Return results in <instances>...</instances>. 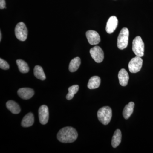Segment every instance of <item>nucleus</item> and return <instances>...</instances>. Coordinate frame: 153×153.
Listing matches in <instances>:
<instances>
[{"label":"nucleus","mask_w":153,"mask_h":153,"mask_svg":"<svg viewBox=\"0 0 153 153\" xmlns=\"http://www.w3.org/2000/svg\"><path fill=\"white\" fill-rule=\"evenodd\" d=\"M78 137V134L75 129L71 127H66L60 129L57 135V138L60 142H74Z\"/></svg>","instance_id":"obj_1"},{"label":"nucleus","mask_w":153,"mask_h":153,"mask_svg":"<svg viewBox=\"0 0 153 153\" xmlns=\"http://www.w3.org/2000/svg\"><path fill=\"white\" fill-rule=\"evenodd\" d=\"M97 117L102 124L106 125L110 122L112 117V110L109 106H104L99 110Z\"/></svg>","instance_id":"obj_2"},{"label":"nucleus","mask_w":153,"mask_h":153,"mask_svg":"<svg viewBox=\"0 0 153 153\" xmlns=\"http://www.w3.org/2000/svg\"><path fill=\"white\" fill-rule=\"evenodd\" d=\"M144 44L140 36H137L132 42V50L137 56L142 57L144 54Z\"/></svg>","instance_id":"obj_3"},{"label":"nucleus","mask_w":153,"mask_h":153,"mask_svg":"<svg viewBox=\"0 0 153 153\" xmlns=\"http://www.w3.org/2000/svg\"><path fill=\"white\" fill-rule=\"evenodd\" d=\"M129 30L128 28H123L119 35L117 38V46L120 49H126L128 43Z\"/></svg>","instance_id":"obj_4"},{"label":"nucleus","mask_w":153,"mask_h":153,"mask_svg":"<svg viewBox=\"0 0 153 153\" xmlns=\"http://www.w3.org/2000/svg\"><path fill=\"white\" fill-rule=\"evenodd\" d=\"M15 35L17 39L20 41H24L27 40L28 36V30L26 25L21 22L17 24L15 28Z\"/></svg>","instance_id":"obj_5"},{"label":"nucleus","mask_w":153,"mask_h":153,"mask_svg":"<svg viewBox=\"0 0 153 153\" xmlns=\"http://www.w3.org/2000/svg\"><path fill=\"white\" fill-rule=\"evenodd\" d=\"M143 60L141 57L136 56L130 60L128 64L129 70L131 73L139 72L143 66Z\"/></svg>","instance_id":"obj_6"},{"label":"nucleus","mask_w":153,"mask_h":153,"mask_svg":"<svg viewBox=\"0 0 153 153\" xmlns=\"http://www.w3.org/2000/svg\"><path fill=\"white\" fill-rule=\"evenodd\" d=\"M90 55L96 63H101L104 59V52L99 46H95L90 50Z\"/></svg>","instance_id":"obj_7"},{"label":"nucleus","mask_w":153,"mask_h":153,"mask_svg":"<svg viewBox=\"0 0 153 153\" xmlns=\"http://www.w3.org/2000/svg\"><path fill=\"white\" fill-rule=\"evenodd\" d=\"M38 115L40 123L42 125L46 124L49 118V108L46 105H41L38 110Z\"/></svg>","instance_id":"obj_8"},{"label":"nucleus","mask_w":153,"mask_h":153,"mask_svg":"<svg viewBox=\"0 0 153 153\" xmlns=\"http://www.w3.org/2000/svg\"><path fill=\"white\" fill-rule=\"evenodd\" d=\"M86 36L88 43L91 45H97L100 42V36L98 33L95 31L88 30L86 32Z\"/></svg>","instance_id":"obj_9"},{"label":"nucleus","mask_w":153,"mask_h":153,"mask_svg":"<svg viewBox=\"0 0 153 153\" xmlns=\"http://www.w3.org/2000/svg\"><path fill=\"white\" fill-rule=\"evenodd\" d=\"M118 24V21L116 17L112 16L110 17L108 21L107 22L105 30L108 34H111L114 32L117 28Z\"/></svg>","instance_id":"obj_10"},{"label":"nucleus","mask_w":153,"mask_h":153,"mask_svg":"<svg viewBox=\"0 0 153 153\" xmlns=\"http://www.w3.org/2000/svg\"><path fill=\"white\" fill-rule=\"evenodd\" d=\"M34 94V90L28 88H21L18 91V95L21 98L24 100H28L32 98Z\"/></svg>","instance_id":"obj_11"},{"label":"nucleus","mask_w":153,"mask_h":153,"mask_svg":"<svg viewBox=\"0 0 153 153\" xmlns=\"http://www.w3.org/2000/svg\"><path fill=\"white\" fill-rule=\"evenodd\" d=\"M118 78L121 85L126 86L127 85L129 80V75L127 71L124 68L121 69L119 72Z\"/></svg>","instance_id":"obj_12"},{"label":"nucleus","mask_w":153,"mask_h":153,"mask_svg":"<svg viewBox=\"0 0 153 153\" xmlns=\"http://www.w3.org/2000/svg\"><path fill=\"white\" fill-rule=\"evenodd\" d=\"M34 123V115L32 113H29L23 118L21 124L23 127L27 128L33 126Z\"/></svg>","instance_id":"obj_13"},{"label":"nucleus","mask_w":153,"mask_h":153,"mask_svg":"<svg viewBox=\"0 0 153 153\" xmlns=\"http://www.w3.org/2000/svg\"><path fill=\"white\" fill-rule=\"evenodd\" d=\"M6 106L14 114H18L21 112V108L18 103L13 100H9L6 103Z\"/></svg>","instance_id":"obj_14"},{"label":"nucleus","mask_w":153,"mask_h":153,"mask_svg":"<svg viewBox=\"0 0 153 153\" xmlns=\"http://www.w3.org/2000/svg\"><path fill=\"white\" fill-rule=\"evenodd\" d=\"M101 79L99 76H94L89 79L88 83V88L89 89H93L98 88L100 85Z\"/></svg>","instance_id":"obj_15"},{"label":"nucleus","mask_w":153,"mask_h":153,"mask_svg":"<svg viewBox=\"0 0 153 153\" xmlns=\"http://www.w3.org/2000/svg\"><path fill=\"white\" fill-rule=\"evenodd\" d=\"M122 140V134L120 130L117 129L114 132L111 140L113 147L116 148L120 144Z\"/></svg>","instance_id":"obj_16"},{"label":"nucleus","mask_w":153,"mask_h":153,"mask_svg":"<svg viewBox=\"0 0 153 153\" xmlns=\"http://www.w3.org/2000/svg\"><path fill=\"white\" fill-rule=\"evenodd\" d=\"M134 103L132 102H131L125 107L123 111V116L125 119H128L132 114L134 111Z\"/></svg>","instance_id":"obj_17"},{"label":"nucleus","mask_w":153,"mask_h":153,"mask_svg":"<svg viewBox=\"0 0 153 153\" xmlns=\"http://www.w3.org/2000/svg\"><path fill=\"white\" fill-rule=\"evenodd\" d=\"M81 64V60L79 57H76L72 59L69 63V70L70 72L76 71L79 68Z\"/></svg>","instance_id":"obj_18"},{"label":"nucleus","mask_w":153,"mask_h":153,"mask_svg":"<svg viewBox=\"0 0 153 153\" xmlns=\"http://www.w3.org/2000/svg\"><path fill=\"white\" fill-rule=\"evenodd\" d=\"M34 74L36 78L41 80H44L46 79V75L44 73L43 68L41 66H36L34 69Z\"/></svg>","instance_id":"obj_19"},{"label":"nucleus","mask_w":153,"mask_h":153,"mask_svg":"<svg viewBox=\"0 0 153 153\" xmlns=\"http://www.w3.org/2000/svg\"><path fill=\"white\" fill-rule=\"evenodd\" d=\"M16 63L20 72L22 73H27L30 70L27 63L24 60L19 59L16 60Z\"/></svg>","instance_id":"obj_20"},{"label":"nucleus","mask_w":153,"mask_h":153,"mask_svg":"<svg viewBox=\"0 0 153 153\" xmlns=\"http://www.w3.org/2000/svg\"><path fill=\"white\" fill-rule=\"evenodd\" d=\"M79 89V85H74L68 88V93L66 95V98L68 100H71L73 98L74 94H76Z\"/></svg>","instance_id":"obj_21"},{"label":"nucleus","mask_w":153,"mask_h":153,"mask_svg":"<svg viewBox=\"0 0 153 153\" xmlns=\"http://www.w3.org/2000/svg\"><path fill=\"white\" fill-rule=\"evenodd\" d=\"M0 68L4 70H7L10 68V66L7 61L3 60L2 58H1L0 59Z\"/></svg>","instance_id":"obj_22"},{"label":"nucleus","mask_w":153,"mask_h":153,"mask_svg":"<svg viewBox=\"0 0 153 153\" xmlns=\"http://www.w3.org/2000/svg\"><path fill=\"white\" fill-rule=\"evenodd\" d=\"M6 7L5 0H0V9H4Z\"/></svg>","instance_id":"obj_23"},{"label":"nucleus","mask_w":153,"mask_h":153,"mask_svg":"<svg viewBox=\"0 0 153 153\" xmlns=\"http://www.w3.org/2000/svg\"><path fill=\"white\" fill-rule=\"evenodd\" d=\"M2 34L1 33V32H0V41H1V38H2Z\"/></svg>","instance_id":"obj_24"}]
</instances>
